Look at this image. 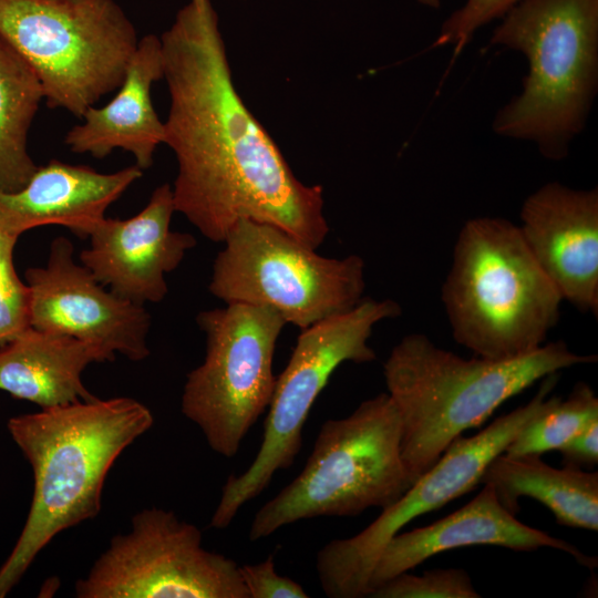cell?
Instances as JSON below:
<instances>
[{"label": "cell", "instance_id": "6da1fadb", "mask_svg": "<svg viewBox=\"0 0 598 598\" xmlns=\"http://www.w3.org/2000/svg\"><path fill=\"white\" fill-rule=\"evenodd\" d=\"M169 94L166 144L177 161L175 212L223 243L243 219L317 249L327 238L320 185L299 181L233 81L210 0H188L159 37Z\"/></svg>", "mask_w": 598, "mask_h": 598}, {"label": "cell", "instance_id": "cb8c5ba5", "mask_svg": "<svg viewBox=\"0 0 598 598\" xmlns=\"http://www.w3.org/2000/svg\"><path fill=\"white\" fill-rule=\"evenodd\" d=\"M17 239L0 231V346L31 327L29 287L20 280L13 264Z\"/></svg>", "mask_w": 598, "mask_h": 598}, {"label": "cell", "instance_id": "ba28073f", "mask_svg": "<svg viewBox=\"0 0 598 598\" xmlns=\"http://www.w3.org/2000/svg\"><path fill=\"white\" fill-rule=\"evenodd\" d=\"M223 243L208 289L226 303L272 308L302 330L363 299L365 265L358 255L327 258L277 226L247 219Z\"/></svg>", "mask_w": 598, "mask_h": 598}, {"label": "cell", "instance_id": "484cf974", "mask_svg": "<svg viewBox=\"0 0 598 598\" xmlns=\"http://www.w3.org/2000/svg\"><path fill=\"white\" fill-rule=\"evenodd\" d=\"M249 598H307L300 584L276 571L274 556L252 565L239 566Z\"/></svg>", "mask_w": 598, "mask_h": 598}, {"label": "cell", "instance_id": "3957f363", "mask_svg": "<svg viewBox=\"0 0 598 598\" xmlns=\"http://www.w3.org/2000/svg\"><path fill=\"white\" fill-rule=\"evenodd\" d=\"M596 355L563 341L515 359H464L425 334L405 336L383 365L388 394L401 419V456L415 482L468 429L480 426L508 399L558 371Z\"/></svg>", "mask_w": 598, "mask_h": 598}, {"label": "cell", "instance_id": "5bb4252c", "mask_svg": "<svg viewBox=\"0 0 598 598\" xmlns=\"http://www.w3.org/2000/svg\"><path fill=\"white\" fill-rule=\"evenodd\" d=\"M174 213L172 186L162 184L135 216L102 218L80 254L81 264L126 300L142 306L162 301L168 291L166 274L196 245L193 235L171 229Z\"/></svg>", "mask_w": 598, "mask_h": 598}, {"label": "cell", "instance_id": "e0dca14e", "mask_svg": "<svg viewBox=\"0 0 598 598\" xmlns=\"http://www.w3.org/2000/svg\"><path fill=\"white\" fill-rule=\"evenodd\" d=\"M142 174L136 165L105 174L52 159L38 166L21 189L0 190V231L19 237L39 226L62 225L89 237L107 207Z\"/></svg>", "mask_w": 598, "mask_h": 598}, {"label": "cell", "instance_id": "52a82bcc", "mask_svg": "<svg viewBox=\"0 0 598 598\" xmlns=\"http://www.w3.org/2000/svg\"><path fill=\"white\" fill-rule=\"evenodd\" d=\"M0 37L35 72L47 106L78 117L121 86L140 41L115 0H0Z\"/></svg>", "mask_w": 598, "mask_h": 598}, {"label": "cell", "instance_id": "7c38bea8", "mask_svg": "<svg viewBox=\"0 0 598 598\" xmlns=\"http://www.w3.org/2000/svg\"><path fill=\"white\" fill-rule=\"evenodd\" d=\"M202 532L175 513L147 508L128 534L112 538L89 574L75 582L79 598H249L239 565L206 550Z\"/></svg>", "mask_w": 598, "mask_h": 598}, {"label": "cell", "instance_id": "4316f807", "mask_svg": "<svg viewBox=\"0 0 598 598\" xmlns=\"http://www.w3.org/2000/svg\"><path fill=\"white\" fill-rule=\"evenodd\" d=\"M557 451L564 466L584 468L598 463V421L594 422Z\"/></svg>", "mask_w": 598, "mask_h": 598}, {"label": "cell", "instance_id": "44dd1931", "mask_svg": "<svg viewBox=\"0 0 598 598\" xmlns=\"http://www.w3.org/2000/svg\"><path fill=\"white\" fill-rule=\"evenodd\" d=\"M44 93L29 63L0 37V190L17 192L38 165L28 134Z\"/></svg>", "mask_w": 598, "mask_h": 598}, {"label": "cell", "instance_id": "ffe728a7", "mask_svg": "<svg viewBox=\"0 0 598 598\" xmlns=\"http://www.w3.org/2000/svg\"><path fill=\"white\" fill-rule=\"evenodd\" d=\"M480 484H489L502 505L519 512V497H532L545 505L558 524L598 530V472L564 466L553 467L538 455L494 457Z\"/></svg>", "mask_w": 598, "mask_h": 598}, {"label": "cell", "instance_id": "8fae6325", "mask_svg": "<svg viewBox=\"0 0 598 598\" xmlns=\"http://www.w3.org/2000/svg\"><path fill=\"white\" fill-rule=\"evenodd\" d=\"M556 383L557 373L547 375L529 402L495 419L473 436H457L437 462L370 525L352 537L326 544L316 559L326 596L367 597L371 571L386 543L412 519L445 506L478 485L488 463L550 405L555 395L549 394Z\"/></svg>", "mask_w": 598, "mask_h": 598}, {"label": "cell", "instance_id": "8992f818", "mask_svg": "<svg viewBox=\"0 0 598 598\" xmlns=\"http://www.w3.org/2000/svg\"><path fill=\"white\" fill-rule=\"evenodd\" d=\"M401 434L388 393L324 422L300 474L255 514L249 540L301 519L357 516L394 504L414 483L402 461Z\"/></svg>", "mask_w": 598, "mask_h": 598}, {"label": "cell", "instance_id": "83f0119b", "mask_svg": "<svg viewBox=\"0 0 598 598\" xmlns=\"http://www.w3.org/2000/svg\"><path fill=\"white\" fill-rule=\"evenodd\" d=\"M420 4L430 8V9H439L441 6V0H416Z\"/></svg>", "mask_w": 598, "mask_h": 598}, {"label": "cell", "instance_id": "2e32d148", "mask_svg": "<svg viewBox=\"0 0 598 598\" xmlns=\"http://www.w3.org/2000/svg\"><path fill=\"white\" fill-rule=\"evenodd\" d=\"M473 545L499 546L517 551L550 547L571 555L585 567L592 569L597 566L596 557L518 520L516 515L502 505L494 488L489 484H483V488L472 501L452 514L431 525L394 535L373 566L368 594L380 584L413 569L434 555Z\"/></svg>", "mask_w": 598, "mask_h": 598}, {"label": "cell", "instance_id": "603a6c76", "mask_svg": "<svg viewBox=\"0 0 598 598\" xmlns=\"http://www.w3.org/2000/svg\"><path fill=\"white\" fill-rule=\"evenodd\" d=\"M371 598H480L470 575L462 568L424 570L422 575L399 574L374 587Z\"/></svg>", "mask_w": 598, "mask_h": 598}, {"label": "cell", "instance_id": "9c48e42d", "mask_svg": "<svg viewBox=\"0 0 598 598\" xmlns=\"http://www.w3.org/2000/svg\"><path fill=\"white\" fill-rule=\"evenodd\" d=\"M400 313L401 307L392 299L363 298L351 310L301 330L285 370L276 379L258 453L244 473L226 481L212 527H227L247 502L268 487L278 471L293 464L305 422L331 374L347 361H373L375 352L368 341L374 326Z\"/></svg>", "mask_w": 598, "mask_h": 598}, {"label": "cell", "instance_id": "d6986e66", "mask_svg": "<svg viewBox=\"0 0 598 598\" xmlns=\"http://www.w3.org/2000/svg\"><path fill=\"white\" fill-rule=\"evenodd\" d=\"M102 362L99 353L74 338L27 329L0 346V391L51 409L92 395L82 382L84 369Z\"/></svg>", "mask_w": 598, "mask_h": 598}, {"label": "cell", "instance_id": "9a60e30c", "mask_svg": "<svg viewBox=\"0 0 598 598\" xmlns=\"http://www.w3.org/2000/svg\"><path fill=\"white\" fill-rule=\"evenodd\" d=\"M519 216L527 247L563 300L597 315V188L546 183L524 200Z\"/></svg>", "mask_w": 598, "mask_h": 598}, {"label": "cell", "instance_id": "277c9868", "mask_svg": "<svg viewBox=\"0 0 598 598\" xmlns=\"http://www.w3.org/2000/svg\"><path fill=\"white\" fill-rule=\"evenodd\" d=\"M489 42L528 63L520 92L496 112L493 131L533 143L547 159L566 158L597 94L598 0H519Z\"/></svg>", "mask_w": 598, "mask_h": 598}, {"label": "cell", "instance_id": "ac0fdd59", "mask_svg": "<svg viewBox=\"0 0 598 598\" xmlns=\"http://www.w3.org/2000/svg\"><path fill=\"white\" fill-rule=\"evenodd\" d=\"M163 79L161 39L147 34L140 39L115 96L104 106H91L72 126L64 143L78 154L104 158L114 150L130 152L135 165L152 166L156 148L164 144L165 126L152 102V85Z\"/></svg>", "mask_w": 598, "mask_h": 598}, {"label": "cell", "instance_id": "d4e9b609", "mask_svg": "<svg viewBox=\"0 0 598 598\" xmlns=\"http://www.w3.org/2000/svg\"><path fill=\"white\" fill-rule=\"evenodd\" d=\"M519 0H465L442 23L433 47H451L460 53L474 34L487 23L501 19Z\"/></svg>", "mask_w": 598, "mask_h": 598}, {"label": "cell", "instance_id": "7a4b0ae2", "mask_svg": "<svg viewBox=\"0 0 598 598\" xmlns=\"http://www.w3.org/2000/svg\"><path fill=\"white\" fill-rule=\"evenodd\" d=\"M153 422L147 406L126 396L94 398L8 421L32 467L34 489L22 532L0 567V598L55 535L99 514L109 471Z\"/></svg>", "mask_w": 598, "mask_h": 598}, {"label": "cell", "instance_id": "30bf717a", "mask_svg": "<svg viewBox=\"0 0 598 598\" xmlns=\"http://www.w3.org/2000/svg\"><path fill=\"white\" fill-rule=\"evenodd\" d=\"M197 323L206 336V355L187 374L182 412L214 452L233 457L270 403L275 349L287 322L272 308L228 302L202 311Z\"/></svg>", "mask_w": 598, "mask_h": 598}, {"label": "cell", "instance_id": "4fadbf2b", "mask_svg": "<svg viewBox=\"0 0 598 598\" xmlns=\"http://www.w3.org/2000/svg\"><path fill=\"white\" fill-rule=\"evenodd\" d=\"M70 239L52 240L44 267L29 268L30 326L74 338L93 348L102 362L121 353L132 361L150 355L151 316L142 305L106 291L73 259Z\"/></svg>", "mask_w": 598, "mask_h": 598}, {"label": "cell", "instance_id": "5b68a950", "mask_svg": "<svg viewBox=\"0 0 598 598\" xmlns=\"http://www.w3.org/2000/svg\"><path fill=\"white\" fill-rule=\"evenodd\" d=\"M442 301L457 343L484 359L508 360L544 344L563 297L517 225L476 217L460 230Z\"/></svg>", "mask_w": 598, "mask_h": 598}, {"label": "cell", "instance_id": "7402d4cb", "mask_svg": "<svg viewBox=\"0 0 598 598\" xmlns=\"http://www.w3.org/2000/svg\"><path fill=\"white\" fill-rule=\"evenodd\" d=\"M598 421V398L586 383H577L566 400L554 396L550 405L508 444V456L538 455L558 450Z\"/></svg>", "mask_w": 598, "mask_h": 598}]
</instances>
